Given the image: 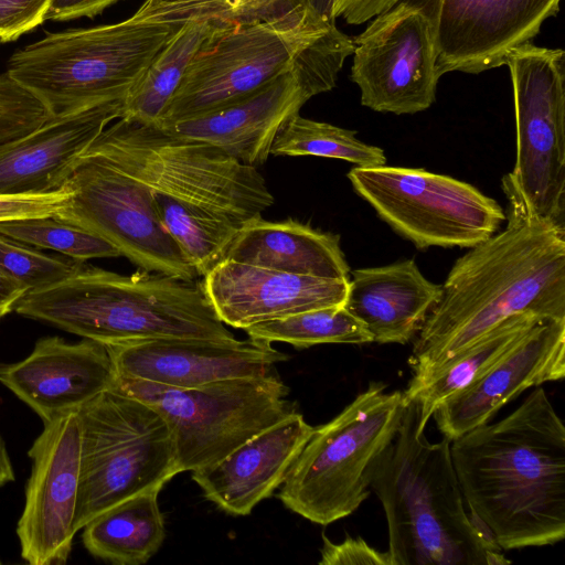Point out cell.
<instances>
[{
	"label": "cell",
	"instance_id": "24",
	"mask_svg": "<svg viewBox=\"0 0 565 565\" xmlns=\"http://www.w3.org/2000/svg\"><path fill=\"white\" fill-rule=\"evenodd\" d=\"M351 275L344 307L381 344L414 339L441 294V285L428 280L413 259Z\"/></svg>",
	"mask_w": 565,
	"mask_h": 565
},
{
	"label": "cell",
	"instance_id": "2",
	"mask_svg": "<svg viewBox=\"0 0 565 565\" xmlns=\"http://www.w3.org/2000/svg\"><path fill=\"white\" fill-rule=\"evenodd\" d=\"M507 226L456 260L414 342L412 377L445 364L507 318L565 320V227L509 202Z\"/></svg>",
	"mask_w": 565,
	"mask_h": 565
},
{
	"label": "cell",
	"instance_id": "14",
	"mask_svg": "<svg viewBox=\"0 0 565 565\" xmlns=\"http://www.w3.org/2000/svg\"><path fill=\"white\" fill-rule=\"evenodd\" d=\"M66 184L72 194L54 217L103 237L139 269L188 280L199 277L136 178L85 153Z\"/></svg>",
	"mask_w": 565,
	"mask_h": 565
},
{
	"label": "cell",
	"instance_id": "37",
	"mask_svg": "<svg viewBox=\"0 0 565 565\" xmlns=\"http://www.w3.org/2000/svg\"><path fill=\"white\" fill-rule=\"evenodd\" d=\"M320 565H393L388 552H381L361 537H347L333 543L322 533Z\"/></svg>",
	"mask_w": 565,
	"mask_h": 565
},
{
	"label": "cell",
	"instance_id": "23",
	"mask_svg": "<svg viewBox=\"0 0 565 565\" xmlns=\"http://www.w3.org/2000/svg\"><path fill=\"white\" fill-rule=\"evenodd\" d=\"M313 429L296 412L221 460L193 470L192 479L227 514L248 515L282 484Z\"/></svg>",
	"mask_w": 565,
	"mask_h": 565
},
{
	"label": "cell",
	"instance_id": "10",
	"mask_svg": "<svg viewBox=\"0 0 565 565\" xmlns=\"http://www.w3.org/2000/svg\"><path fill=\"white\" fill-rule=\"evenodd\" d=\"M111 388L161 414L171 430L181 472L221 460L297 412L280 377L233 379L188 388L117 377Z\"/></svg>",
	"mask_w": 565,
	"mask_h": 565
},
{
	"label": "cell",
	"instance_id": "17",
	"mask_svg": "<svg viewBox=\"0 0 565 565\" xmlns=\"http://www.w3.org/2000/svg\"><path fill=\"white\" fill-rule=\"evenodd\" d=\"M430 19L437 67L479 74L505 65L511 51L539 34L562 0H404Z\"/></svg>",
	"mask_w": 565,
	"mask_h": 565
},
{
	"label": "cell",
	"instance_id": "32",
	"mask_svg": "<svg viewBox=\"0 0 565 565\" xmlns=\"http://www.w3.org/2000/svg\"><path fill=\"white\" fill-rule=\"evenodd\" d=\"M0 234L31 246L58 252L79 263L120 256L118 249L103 237L53 215L0 222Z\"/></svg>",
	"mask_w": 565,
	"mask_h": 565
},
{
	"label": "cell",
	"instance_id": "21",
	"mask_svg": "<svg viewBox=\"0 0 565 565\" xmlns=\"http://www.w3.org/2000/svg\"><path fill=\"white\" fill-rule=\"evenodd\" d=\"M202 287L221 321L236 329L307 310L343 305L349 278L297 275L223 259Z\"/></svg>",
	"mask_w": 565,
	"mask_h": 565
},
{
	"label": "cell",
	"instance_id": "44",
	"mask_svg": "<svg viewBox=\"0 0 565 565\" xmlns=\"http://www.w3.org/2000/svg\"><path fill=\"white\" fill-rule=\"evenodd\" d=\"M1 563H2V562L0 561V564H1Z\"/></svg>",
	"mask_w": 565,
	"mask_h": 565
},
{
	"label": "cell",
	"instance_id": "4",
	"mask_svg": "<svg viewBox=\"0 0 565 565\" xmlns=\"http://www.w3.org/2000/svg\"><path fill=\"white\" fill-rule=\"evenodd\" d=\"M409 402L398 430L374 463L371 489L387 523L393 565L511 563L465 507L450 441L430 443Z\"/></svg>",
	"mask_w": 565,
	"mask_h": 565
},
{
	"label": "cell",
	"instance_id": "13",
	"mask_svg": "<svg viewBox=\"0 0 565 565\" xmlns=\"http://www.w3.org/2000/svg\"><path fill=\"white\" fill-rule=\"evenodd\" d=\"M353 50L352 38L333 26L292 70L255 92L224 107L159 127L180 138L216 146L245 164L262 166L284 125L311 97L335 86Z\"/></svg>",
	"mask_w": 565,
	"mask_h": 565
},
{
	"label": "cell",
	"instance_id": "9",
	"mask_svg": "<svg viewBox=\"0 0 565 565\" xmlns=\"http://www.w3.org/2000/svg\"><path fill=\"white\" fill-rule=\"evenodd\" d=\"M333 26L305 4L273 20L221 26L189 65L159 126L224 107L255 92L292 70Z\"/></svg>",
	"mask_w": 565,
	"mask_h": 565
},
{
	"label": "cell",
	"instance_id": "22",
	"mask_svg": "<svg viewBox=\"0 0 565 565\" xmlns=\"http://www.w3.org/2000/svg\"><path fill=\"white\" fill-rule=\"evenodd\" d=\"M124 100L54 117L31 134L0 145V195L60 190L93 141L121 117Z\"/></svg>",
	"mask_w": 565,
	"mask_h": 565
},
{
	"label": "cell",
	"instance_id": "15",
	"mask_svg": "<svg viewBox=\"0 0 565 565\" xmlns=\"http://www.w3.org/2000/svg\"><path fill=\"white\" fill-rule=\"evenodd\" d=\"M351 81L361 104L395 115L428 109L440 74L434 25L417 6L402 1L374 17L353 38Z\"/></svg>",
	"mask_w": 565,
	"mask_h": 565
},
{
	"label": "cell",
	"instance_id": "11",
	"mask_svg": "<svg viewBox=\"0 0 565 565\" xmlns=\"http://www.w3.org/2000/svg\"><path fill=\"white\" fill-rule=\"evenodd\" d=\"M516 159L502 179L509 202L565 227V52L525 43L507 57Z\"/></svg>",
	"mask_w": 565,
	"mask_h": 565
},
{
	"label": "cell",
	"instance_id": "8",
	"mask_svg": "<svg viewBox=\"0 0 565 565\" xmlns=\"http://www.w3.org/2000/svg\"><path fill=\"white\" fill-rule=\"evenodd\" d=\"M75 531L116 503L181 472L168 423L148 403L109 388L78 409Z\"/></svg>",
	"mask_w": 565,
	"mask_h": 565
},
{
	"label": "cell",
	"instance_id": "1",
	"mask_svg": "<svg viewBox=\"0 0 565 565\" xmlns=\"http://www.w3.org/2000/svg\"><path fill=\"white\" fill-rule=\"evenodd\" d=\"M85 153L107 160L146 188L158 218L199 277L223 259L246 223L274 203L256 167L154 125L118 118Z\"/></svg>",
	"mask_w": 565,
	"mask_h": 565
},
{
	"label": "cell",
	"instance_id": "28",
	"mask_svg": "<svg viewBox=\"0 0 565 565\" xmlns=\"http://www.w3.org/2000/svg\"><path fill=\"white\" fill-rule=\"evenodd\" d=\"M223 25L198 20L180 24L126 95L120 118L159 126L189 65Z\"/></svg>",
	"mask_w": 565,
	"mask_h": 565
},
{
	"label": "cell",
	"instance_id": "19",
	"mask_svg": "<svg viewBox=\"0 0 565 565\" xmlns=\"http://www.w3.org/2000/svg\"><path fill=\"white\" fill-rule=\"evenodd\" d=\"M565 375V320L543 318L498 363L433 413L449 441L489 423L523 391Z\"/></svg>",
	"mask_w": 565,
	"mask_h": 565
},
{
	"label": "cell",
	"instance_id": "29",
	"mask_svg": "<svg viewBox=\"0 0 565 565\" xmlns=\"http://www.w3.org/2000/svg\"><path fill=\"white\" fill-rule=\"evenodd\" d=\"M245 332L252 339L286 342L300 349L326 343L373 342L365 326L349 312L344 303L259 322L246 328Z\"/></svg>",
	"mask_w": 565,
	"mask_h": 565
},
{
	"label": "cell",
	"instance_id": "25",
	"mask_svg": "<svg viewBox=\"0 0 565 565\" xmlns=\"http://www.w3.org/2000/svg\"><path fill=\"white\" fill-rule=\"evenodd\" d=\"M223 259L322 278H349L350 274L340 235L294 218L249 221L235 234Z\"/></svg>",
	"mask_w": 565,
	"mask_h": 565
},
{
	"label": "cell",
	"instance_id": "36",
	"mask_svg": "<svg viewBox=\"0 0 565 565\" xmlns=\"http://www.w3.org/2000/svg\"><path fill=\"white\" fill-rule=\"evenodd\" d=\"M52 0H0V41L9 42L45 21Z\"/></svg>",
	"mask_w": 565,
	"mask_h": 565
},
{
	"label": "cell",
	"instance_id": "40",
	"mask_svg": "<svg viewBox=\"0 0 565 565\" xmlns=\"http://www.w3.org/2000/svg\"><path fill=\"white\" fill-rule=\"evenodd\" d=\"M25 292V287L0 270V318L13 311Z\"/></svg>",
	"mask_w": 565,
	"mask_h": 565
},
{
	"label": "cell",
	"instance_id": "18",
	"mask_svg": "<svg viewBox=\"0 0 565 565\" xmlns=\"http://www.w3.org/2000/svg\"><path fill=\"white\" fill-rule=\"evenodd\" d=\"M117 377L172 387H198L233 379L280 377L289 356L271 343L247 340L157 339L107 347Z\"/></svg>",
	"mask_w": 565,
	"mask_h": 565
},
{
	"label": "cell",
	"instance_id": "34",
	"mask_svg": "<svg viewBox=\"0 0 565 565\" xmlns=\"http://www.w3.org/2000/svg\"><path fill=\"white\" fill-rule=\"evenodd\" d=\"M54 116L44 103L8 72L0 74V145L20 139Z\"/></svg>",
	"mask_w": 565,
	"mask_h": 565
},
{
	"label": "cell",
	"instance_id": "16",
	"mask_svg": "<svg viewBox=\"0 0 565 565\" xmlns=\"http://www.w3.org/2000/svg\"><path fill=\"white\" fill-rule=\"evenodd\" d=\"M77 413L45 423L28 451L32 469L17 535L21 556L31 565L64 564L72 552L79 486Z\"/></svg>",
	"mask_w": 565,
	"mask_h": 565
},
{
	"label": "cell",
	"instance_id": "41",
	"mask_svg": "<svg viewBox=\"0 0 565 565\" xmlns=\"http://www.w3.org/2000/svg\"><path fill=\"white\" fill-rule=\"evenodd\" d=\"M14 479L13 467L4 440L0 435V488L8 482L14 481Z\"/></svg>",
	"mask_w": 565,
	"mask_h": 565
},
{
	"label": "cell",
	"instance_id": "27",
	"mask_svg": "<svg viewBox=\"0 0 565 565\" xmlns=\"http://www.w3.org/2000/svg\"><path fill=\"white\" fill-rule=\"evenodd\" d=\"M159 492V489L140 492L92 519L82 529L85 548L94 557L117 565L147 563L161 547L166 535Z\"/></svg>",
	"mask_w": 565,
	"mask_h": 565
},
{
	"label": "cell",
	"instance_id": "42",
	"mask_svg": "<svg viewBox=\"0 0 565 565\" xmlns=\"http://www.w3.org/2000/svg\"><path fill=\"white\" fill-rule=\"evenodd\" d=\"M334 0H305V4L330 23H335L332 15Z\"/></svg>",
	"mask_w": 565,
	"mask_h": 565
},
{
	"label": "cell",
	"instance_id": "43",
	"mask_svg": "<svg viewBox=\"0 0 565 565\" xmlns=\"http://www.w3.org/2000/svg\"><path fill=\"white\" fill-rule=\"evenodd\" d=\"M177 0H146L140 8H150L162 3H168Z\"/></svg>",
	"mask_w": 565,
	"mask_h": 565
},
{
	"label": "cell",
	"instance_id": "33",
	"mask_svg": "<svg viewBox=\"0 0 565 565\" xmlns=\"http://www.w3.org/2000/svg\"><path fill=\"white\" fill-rule=\"evenodd\" d=\"M82 264L47 255L31 245L0 234V270L28 291L39 290L66 279Z\"/></svg>",
	"mask_w": 565,
	"mask_h": 565
},
{
	"label": "cell",
	"instance_id": "5",
	"mask_svg": "<svg viewBox=\"0 0 565 565\" xmlns=\"http://www.w3.org/2000/svg\"><path fill=\"white\" fill-rule=\"evenodd\" d=\"M14 311L106 347L157 339H236L202 282L142 269L120 275L82 264L66 279L25 292Z\"/></svg>",
	"mask_w": 565,
	"mask_h": 565
},
{
	"label": "cell",
	"instance_id": "20",
	"mask_svg": "<svg viewBox=\"0 0 565 565\" xmlns=\"http://www.w3.org/2000/svg\"><path fill=\"white\" fill-rule=\"evenodd\" d=\"M116 370L107 347L84 339L44 337L14 363L0 362V383L32 408L42 422L77 412L114 386Z\"/></svg>",
	"mask_w": 565,
	"mask_h": 565
},
{
	"label": "cell",
	"instance_id": "30",
	"mask_svg": "<svg viewBox=\"0 0 565 565\" xmlns=\"http://www.w3.org/2000/svg\"><path fill=\"white\" fill-rule=\"evenodd\" d=\"M270 154L341 159L361 168L386 163L383 149L361 141L356 131L305 118L300 114L292 116L279 130Z\"/></svg>",
	"mask_w": 565,
	"mask_h": 565
},
{
	"label": "cell",
	"instance_id": "3",
	"mask_svg": "<svg viewBox=\"0 0 565 565\" xmlns=\"http://www.w3.org/2000/svg\"><path fill=\"white\" fill-rule=\"evenodd\" d=\"M475 523L502 551L565 537V427L536 386L508 416L450 441Z\"/></svg>",
	"mask_w": 565,
	"mask_h": 565
},
{
	"label": "cell",
	"instance_id": "6",
	"mask_svg": "<svg viewBox=\"0 0 565 565\" xmlns=\"http://www.w3.org/2000/svg\"><path fill=\"white\" fill-rule=\"evenodd\" d=\"M180 25L125 21L52 33L17 51L7 72L54 117L124 100Z\"/></svg>",
	"mask_w": 565,
	"mask_h": 565
},
{
	"label": "cell",
	"instance_id": "26",
	"mask_svg": "<svg viewBox=\"0 0 565 565\" xmlns=\"http://www.w3.org/2000/svg\"><path fill=\"white\" fill-rule=\"evenodd\" d=\"M541 319L529 312L511 316L441 366L411 379L403 395L406 403L414 402L417 406L418 429L424 431L441 403L482 376Z\"/></svg>",
	"mask_w": 565,
	"mask_h": 565
},
{
	"label": "cell",
	"instance_id": "7",
	"mask_svg": "<svg viewBox=\"0 0 565 565\" xmlns=\"http://www.w3.org/2000/svg\"><path fill=\"white\" fill-rule=\"evenodd\" d=\"M406 405L402 391L374 382L315 427L281 484L284 505L321 525L355 512L370 495L374 463L395 437Z\"/></svg>",
	"mask_w": 565,
	"mask_h": 565
},
{
	"label": "cell",
	"instance_id": "35",
	"mask_svg": "<svg viewBox=\"0 0 565 565\" xmlns=\"http://www.w3.org/2000/svg\"><path fill=\"white\" fill-rule=\"evenodd\" d=\"M72 190L65 183L46 194L0 195V222L55 215L65 205Z\"/></svg>",
	"mask_w": 565,
	"mask_h": 565
},
{
	"label": "cell",
	"instance_id": "39",
	"mask_svg": "<svg viewBox=\"0 0 565 565\" xmlns=\"http://www.w3.org/2000/svg\"><path fill=\"white\" fill-rule=\"evenodd\" d=\"M119 0H52L45 19L55 21L93 18Z\"/></svg>",
	"mask_w": 565,
	"mask_h": 565
},
{
	"label": "cell",
	"instance_id": "12",
	"mask_svg": "<svg viewBox=\"0 0 565 565\" xmlns=\"http://www.w3.org/2000/svg\"><path fill=\"white\" fill-rule=\"evenodd\" d=\"M347 177L377 215L418 249L470 248L505 221L495 200L449 175L384 164L354 167Z\"/></svg>",
	"mask_w": 565,
	"mask_h": 565
},
{
	"label": "cell",
	"instance_id": "38",
	"mask_svg": "<svg viewBox=\"0 0 565 565\" xmlns=\"http://www.w3.org/2000/svg\"><path fill=\"white\" fill-rule=\"evenodd\" d=\"M404 0H334L332 15L348 24H362Z\"/></svg>",
	"mask_w": 565,
	"mask_h": 565
},
{
	"label": "cell",
	"instance_id": "31",
	"mask_svg": "<svg viewBox=\"0 0 565 565\" xmlns=\"http://www.w3.org/2000/svg\"><path fill=\"white\" fill-rule=\"evenodd\" d=\"M303 4L305 0H177L139 8L134 17L175 25L192 20L247 24L280 18Z\"/></svg>",
	"mask_w": 565,
	"mask_h": 565
}]
</instances>
